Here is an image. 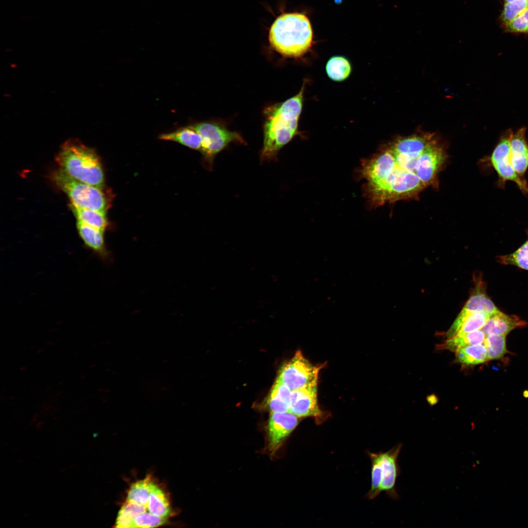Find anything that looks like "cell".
Masks as SVG:
<instances>
[{"mask_svg": "<svg viewBox=\"0 0 528 528\" xmlns=\"http://www.w3.org/2000/svg\"><path fill=\"white\" fill-rule=\"evenodd\" d=\"M326 70L330 79L340 82L349 76L352 71V66L349 60L344 57L335 56L328 61Z\"/></svg>", "mask_w": 528, "mask_h": 528, "instance_id": "obj_24", "label": "cell"}, {"mask_svg": "<svg viewBox=\"0 0 528 528\" xmlns=\"http://www.w3.org/2000/svg\"><path fill=\"white\" fill-rule=\"evenodd\" d=\"M321 367L308 361L300 351L281 368L277 378L291 391L317 383Z\"/></svg>", "mask_w": 528, "mask_h": 528, "instance_id": "obj_8", "label": "cell"}, {"mask_svg": "<svg viewBox=\"0 0 528 528\" xmlns=\"http://www.w3.org/2000/svg\"><path fill=\"white\" fill-rule=\"evenodd\" d=\"M298 423V418L289 412H271L265 429L264 453L274 458Z\"/></svg>", "mask_w": 528, "mask_h": 528, "instance_id": "obj_9", "label": "cell"}, {"mask_svg": "<svg viewBox=\"0 0 528 528\" xmlns=\"http://www.w3.org/2000/svg\"><path fill=\"white\" fill-rule=\"evenodd\" d=\"M402 447V443H398L388 451L380 452L381 466L380 492H385L394 500H397L399 497L396 489V483L400 473L397 460Z\"/></svg>", "mask_w": 528, "mask_h": 528, "instance_id": "obj_10", "label": "cell"}, {"mask_svg": "<svg viewBox=\"0 0 528 528\" xmlns=\"http://www.w3.org/2000/svg\"><path fill=\"white\" fill-rule=\"evenodd\" d=\"M428 402L431 405H434L438 402V398L435 395H430L427 398Z\"/></svg>", "mask_w": 528, "mask_h": 528, "instance_id": "obj_33", "label": "cell"}, {"mask_svg": "<svg viewBox=\"0 0 528 528\" xmlns=\"http://www.w3.org/2000/svg\"><path fill=\"white\" fill-rule=\"evenodd\" d=\"M489 317L483 312L470 311L463 308L451 328L458 332L455 336L462 335L482 329Z\"/></svg>", "mask_w": 528, "mask_h": 528, "instance_id": "obj_14", "label": "cell"}, {"mask_svg": "<svg viewBox=\"0 0 528 528\" xmlns=\"http://www.w3.org/2000/svg\"><path fill=\"white\" fill-rule=\"evenodd\" d=\"M526 128L513 133L510 143V159L515 171L522 178L528 168V143L526 138Z\"/></svg>", "mask_w": 528, "mask_h": 528, "instance_id": "obj_12", "label": "cell"}, {"mask_svg": "<svg viewBox=\"0 0 528 528\" xmlns=\"http://www.w3.org/2000/svg\"><path fill=\"white\" fill-rule=\"evenodd\" d=\"M505 335L495 334L486 335L485 345L488 360L498 359L507 352Z\"/></svg>", "mask_w": 528, "mask_h": 528, "instance_id": "obj_25", "label": "cell"}, {"mask_svg": "<svg viewBox=\"0 0 528 528\" xmlns=\"http://www.w3.org/2000/svg\"><path fill=\"white\" fill-rule=\"evenodd\" d=\"M513 133L509 129L502 135L488 159L497 174L499 187L504 188L507 181H513L524 194L528 195V184L525 178L515 171L510 159V143Z\"/></svg>", "mask_w": 528, "mask_h": 528, "instance_id": "obj_7", "label": "cell"}, {"mask_svg": "<svg viewBox=\"0 0 528 528\" xmlns=\"http://www.w3.org/2000/svg\"><path fill=\"white\" fill-rule=\"evenodd\" d=\"M306 83L295 96L264 110L262 161L274 159L279 151L297 134Z\"/></svg>", "mask_w": 528, "mask_h": 528, "instance_id": "obj_2", "label": "cell"}, {"mask_svg": "<svg viewBox=\"0 0 528 528\" xmlns=\"http://www.w3.org/2000/svg\"><path fill=\"white\" fill-rule=\"evenodd\" d=\"M486 336L483 330H476L462 335L448 338L442 344L441 348L456 352L459 349L468 345L484 343Z\"/></svg>", "mask_w": 528, "mask_h": 528, "instance_id": "obj_21", "label": "cell"}, {"mask_svg": "<svg viewBox=\"0 0 528 528\" xmlns=\"http://www.w3.org/2000/svg\"><path fill=\"white\" fill-rule=\"evenodd\" d=\"M52 179L67 195L71 205L106 213L108 203L102 189L77 180L60 169L53 173Z\"/></svg>", "mask_w": 528, "mask_h": 528, "instance_id": "obj_5", "label": "cell"}, {"mask_svg": "<svg viewBox=\"0 0 528 528\" xmlns=\"http://www.w3.org/2000/svg\"><path fill=\"white\" fill-rule=\"evenodd\" d=\"M497 260L502 264L513 265L528 270V238L515 251L508 255L498 256Z\"/></svg>", "mask_w": 528, "mask_h": 528, "instance_id": "obj_26", "label": "cell"}, {"mask_svg": "<svg viewBox=\"0 0 528 528\" xmlns=\"http://www.w3.org/2000/svg\"><path fill=\"white\" fill-rule=\"evenodd\" d=\"M447 158L433 134L398 137L361 160L358 174L371 208L414 198L437 184Z\"/></svg>", "mask_w": 528, "mask_h": 528, "instance_id": "obj_1", "label": "cell"}, {"mask_svg": "<svg viewBox=\"0 0 528 528\" xmlns=\"http://www.w3.org/2000/svg\"><path fill=\"white\" fill-rule=\"evenodd\" d=\"M201 138L200 152L208 169L212 168L215 156L231 143L244 142L242 136L222 125L212 122H201L191 125Z\"/></svg>", "mask_w": 528, "mask_h": 528, "instance_id": "obj_6", "label": "cell"}, {"mask_svg": "<svg viewBox=\"0 0 528 528\" xmlns=\"http://www.w3.org/2000/svg\"><path fill=\"white\" fill-rule=\"evenodd\" d=\"M154 480L151 475L133 483L130 486L126 500L136 502L147 507L152 487Z\"/></svg>", "mask_w": 528, "mask_h": 528, "instance_id": "obj_20", "label": "cell"}, {"mask_svg": "<svg viewBox=\"0 0 528 528\" xmlns=\"http://www.w3.org/2000/svg\"><path fill=\"white\" fill-rule=\"evenodd\" d=\"M161 140L178 142L189 148L200 151L201 147V138L199 133L191 125L180 128L174 132L161 134Z\"/></svg>", "mask_w": 528, "mask_h": 528, "instance_id": "obj_18", "label": "cell"}, {"mask_svg": "<svg viewBox=\"0 0 528 528\" xmlns=\"http://www.w3.org/2000/svg\"><path fill=\"white\" fill-rule=\"evenodd\" d=\"M313 30L308 18L300 13L280 16L269 31L271 45L282 55L298 58L306 53L313 43Z\"/></svg>", "mask_w": 528, "mask_h": 528, "instance_id": "obj_3", "label": "cell"}, {"mask_svg": "<svg viewBox=\"0 0 528 528\" xmlns=\"http://www.w3.org/2000/svg\"><path fill=\"white\" fill-rule=\"evenodd\" d=\"M456 352L457 361L462 364L477 365L488 360L484 343L468 345L459 349Z\"/></svg>", "mask_w": 528, "mask_h": 528, "instance_id": "obj_19", "label": "cell"}, {"mask_svg": "<svg viewBox=\"0 0 528 528\" xmlns=\"http://www.w3.org/2000/svg\"><path fill=\"white\" fill-rule=\"evenodd\" d=\"M476 282L473 293L463 308L470 311L483 312L490 316L500 311L487 296L484 283L481 280Z\"/></svg>", "mask_w": 528, "mask_h": 528, "instance_id": "obj_15", "label": "cell"}, {"mask_svg": "<svg viewBox=\"0 0 528 528\" xmlns=\"http://www.w3.org/2000/svg\"><path fill=\"white\" fill-rule=\"evenodd\" d=\"M292 391L282 381L277 378L270 394L274 395L286 402L289 407Z\"/></svg>", "mask_w": 528, "mask_h": 528, "instance_id": "obj_31", "label": "cell"}, {"mask_svg": "<svg viewBox=\"0 0 528 528\" xmlns=\"http://www.w3.org/2000/svg\"><path fill=\"white\" fill-rule=\"evenodd\" d=\"M505 31L515 33L528 34V9L504 24Z\"/></svg>", "mask_w": 528, "mask_h": 528, "instance_id": "obj_30", "label": "cell"}, {"mask_svg": "<svg viewBox=\"0 0 528 528\" xmlns=\"http://www.w3.org/2000/svg\"><path fill=\"white\" fill-rule=\"evenodd\" d=\"M150 513L168 518L171 515L172 509L168 493L155 481L153 484L147 505Z\"/></svg>", "mask_w": 528, "mask_h": 528, "instance_id": "obj_17", "label": "cell"}, {"mask_svg": "<svg viewBox=\"0 0 528 528\" xmlns=\"http://www.w3.org/2000/svg\"><path fill=\"white\" fill-rule=\"evenodd\" d=\"M71 207L78 220L102 232H104L108 222L106 213L88 208H80L71 204Z\"/></svg>", "mask_w": 528, "mask_h": 528, "instance_id": "obj_23", "label": "cell"}, {"mask_svg": "<svg viewBox=\"0 0 528 528\" xmlns=\"http://www.w3.org/2000/svg\"><path fill=\"white\" fill-rule=\"evenodd\" d=\"M527 325L516 316L508 315L499 311L490 316L482 330L486 335L495 334L506 336L511 330Z\"/></svg>", "mask_w": 528, "mask_h": 528, "instance_id": "obj_13", "label": "cell"}, {"mask_svg": "<svg viewBox=\"0 0 528 528\" xmlns=\"http://www.w3.org/2000/svg\"><path fill=\"white\" fill-rule=\"evenodd\" d=\"M77 228L85 245L102 257L108 256L104 239V232L79 220Z\"/></svg>", "mask_w": 528, "mask_h": 528, "instance_id": "obj_16", "label": "cell"}, {"mask_svg": "<svg viewBox=\"0 0 528 528\" xmlns=\"http://www.w3.org/2000/svg\"><path fill=\"white\" fill-rule=\"evenodd\" d=\"M146 512L148 510L145 506L126 500L118 511L114 527L129 528L136 516Z\"/></svg>", "mask_w": 528, "mask_h": 528, "instance_id": "obj_22", "label": "cell"}, {"mask_svg": "<svg viewBox=\"0 0 528 528\" xmlns=\"http://www.w3.org/2000/svg\"><path fill=\"white\" fill-rule=\"evenodd\" d=\"M372 463V480L371 487L367 493V497L373 499L376 497L380 493V484L381 481V466L380 452L369 453Z\"/></svg>", "mask_w": 528, "mask_h": 528, "instance_id": "obj_27", "label": "cell"}, {"mask_svg": "<svg viewBox=\"0 0 528 528\" xmlns=\"http://www.w3.org/2000/svg\"><path fill=\"white\" fill-rule=\"evenodd\" d=\"M168 518L153 515L150 512L139 514L132 520L130 528H155L165 524Z\"/></svg>", "mask_w": 528, "mask_h": 528, "instance_id": "obj_29", "label": "cell"}, {"mask_svg": "<svg viewBox=\"0 0 528 528\" xmlns=\"http://www.w3.org/2000/svg\"><path fill=\"white\" fill-rule=\"evenodd\" d=\"M528 9V0H515L504 3L500 20L506 24Z\"/></svg>", "mask_w": 528, "mask_h": 528, "instance_id": "obj_28", "label": "cell"}, {"mask_svg": "<svg viewBox=\"0 0 528 528\" xmlns=\"http://www.w3.org/2000/svg\"><path fill=\"white\" fill-rule=\"evenodd\" d=\"M56 161L60 169L73 178L99 189L103 188L104 176L97 154L78 140L66 141L62 145Z\"/></svg>", "mask_w": 528, "mask_h": 528, "instance_id": "obj_4", "label": "cell"}, {"mask_svg": "<svg viewBox=\"0 0 528 528\" xmlns=\"http://www.w3.org/2000/svg\"><path fill=\"white\" fill-rule=\"evenodd\" d=\"M317 383L292 390L288 412L298 418L321 416L317 399Z\"/></svg>", "mask_w": 528, "mask_h": 528, "instance_id": "obj_11", "label": "cell"}, {"mask_svg": "<svg viewBox=\"0 0 528 528\" xmlns=\"http://www.w3.org/2000/svg\"><path fill=\"white\" fill-rule=\"evenodd\" d=\"M267 404L271 412L285 413L289 409V405L277 396L269 394Z\"/></svg>", "mask_w": 528, "mask_h": 528, "instance_id": "obj_32", "label": "cell"}, {"mask_svg": "<svg viewBox=\"0 0 528 528\" xmlns=\"http://www.w3.org/2000/svg\"><path fill=\"white\" fill-rule=\"evenodd\" d=\"M513 0H504L505 3L510 2V1H513Z\"/></svg>", "mask_w": 528, "mask_h": 528, "instance_id": "obj_34", "label": "cell"}]
</instances>
